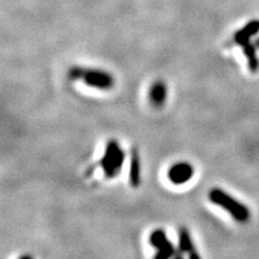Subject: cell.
Instances as JSON below:
<instances>
[{
    "label": "cell",
    "instance_id": "cell-1",
    "mask_svg": "<svg viewBox=\"0 0 259 259\" xmlns=\"http://www.w3.org/2000/svg\"><path fill=\"white\" fill-rule=\"evenodd\" d=\"M208 200L213 204L226 210L236 222L244 224L249 221V208L225 190L221 188H212L208 192Z\"/></svg>",
    "mask_w": 259,
    "mask_h": 259
},
{
    "label": "cell",
    "instance_id": "cell-2",
    "mask_svg": "<svg viewBox=\"0 0 259 259\" xmlns=\"http://www.w3.org/2000/svg\"><path fill=\"white\" fill-rule=\"evenodd\" d=\"M71 80H81L88 87L97 89V90L108 91L115 84V79L106 70L95 68L71 67L68 71Z\"/></svg>",
    "mask_w": 259,
    "mask_h": 259
},
{
    "label": "cell",
    "instance_id": "cell-3",
    "mask_svg": "<svg viewBox=\"0 0 259 259\" xmlns=\"http://www.w3.org/2000/svg\"><path fill=\"white\" fill-rule=\"evenodd\" d=\"M125 161V152L116 140H110L105 147L101 159V167L107 180H112L119 175Z\"/></svg>",
    "mask_w": 259,
    "mask_h": 259
},
{
    "label": "cell",
    "instance_id": "cell-4",
    "mask_svg": "<svg viewBox=\"0 0 259 259\" xmlns=\"http://www.w3.org/2000/svg\"><path fill=\"white\" fill-rule=\"evenodd\" d=\"M149 243L153 248L157 249V253L155 254V258L157 259H167L176 254L174 245L163 229L153 230L149 236Z\"/></svg>",
    "mask_w": 259,
    "mask_h": 259
},
{
    "label": "cell",
    "instance_id": "cell-5",
    "mask_svg": "<svg viewBox=\"0 0 259 259\" xmlns=\"http://www.w3.org/2000/svg\"><path fill=\"white\" fill-rule=\"evenodd\" d=\"M194 175V167L189 162H176L167 171V178L173 185L187 184Z\"/></svg>",
    "mask_w": 259,
    "mask_h": 259
},
{
    "label": "cell",
    "instance_id": "cell-6",
    "mask_svg": "<svg viewBox=\"0 0 259 259\" xmlns=\"http://www.w3.org/2000/svg\"><path fill=\"white\" fill-rule=\"evenodd\" d=\"M178 248H180L178 252H180L182 257L186 254L193 259L200 258V255L197 253L196 247H194L190 233L186 227H181L178 229Z\"/></svg>",
    "mask_w": 259,
    "mask_h": 259
},
{
    "label": "cell",
    "instance_id": "cell-7",
    "mask_svg": "<svg viewBox=\"0 0 259 259\" xmlns=\"http://www.w3.org/2000/svg\"><path fill=\"white\" fill-rule=\"evenodd\" d=\"M150 104L155 108H161L166 102L167 99V87L165 82L161 80L153 82L148 94Z\"/></svg>",
    "mask_w": 259,
    "mask_h": 259
},
{
    "label": "cell",
    "instance_id": "cell-8",
    "mask_svg": "<svg viewBox=\"0 0 259 259\" xmlns=\"http://www.w3.org/2000/svg\"><path fill=\"white\" fill-rule=\"evenodd\" d=\"M128 182L133 188H139L142 183V167H141V157L137 149H132L131 160H130V173Z\"/></svg>",
    "mask_w": 259,
    "mask_h": 259
},
{
    "label": "cell",
    "instance_id": "cell-9",
    "mask_svg": "<svg viewBox=\"0 0 259 259\" xmlns=\"http://www.w3.org/2000/svg\"><path fill=\"white\" fill-rule=\"evenodd\" d=\"M257 32H259V21L253 20L248 22L244 27L236 32V35H234V41L241 47L242 45H244L248 41H252L250 39H252Z\"/></svg>",
    "mask_w": 259,
    "mask_h": 259
},
{
    "label": "cell",
    "instance_id": "cell-10",
    "mask_svg": "<svg viewBox=\"0 0 259 259\" xmlns=\"http://www.w3.org/2000/svg\"><path fill=\"white\" fill-rule=\"evenodd\" d=\"M245 58L247 60V66L250 72H257L259 70V58L257 55V47L252 41H248L244 45H242Z\"/></svg>",
    "mask_w": 259,
    "mask_h": 259
}]
</instances>
